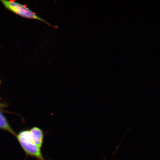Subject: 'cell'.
Returning a JSON list of instances; mask_svg holds the SVG:
<instances>
[{
  "instance_id": "cell-4",
  "label": "cell",
  "mask_w": 160,
  "mask_h": 160,
  "mask_svg": "<svg viewBox=\"0 0 160 160\" xmlns=\"http://www.w3.org/2000/svg\"><path fill=\"white\" fill-rule=\"evenodd\" d=\"M0 128L6 130V131H8L12 134L16 135L12 129L11 127H10L7 120L6 119L3 115L2 114L1 112H0Z\"/></svg>"
},
{
  "instance_id": "cell-1",
  "label": "cell",
  "mask_w": 160,
  "mask_h": 160,
  "mask_svg": "<svg viewBox=\"0 0 160 160\" xmlns=\"http://www.w3.org/2000/svg\"><path fill=\"white\" fill-rule=\"evenodd\" d=\"M17 137L20 145L27 155L38 160H45L41 149L33 142L29 130L21 132L17 136Z\"/></svg>"
},
{
  "instance_id": "cell-2",
  "label": "cell",
  "mask_w": 160,
  "mask_h": 160,
  "mask_svg": "<svg viewBox=\"0 0 160 160\" xmlns=\"http://www.w3.org/2000/svg\"><path fill=\"white\" fill-rule=\"evenodd\" d=\"M5 7L9 11L26 18L39 20L51 26L45 20L38 16L36 13L27 7V6L16 2L14 1H1Z\"/></svg>"
},
{
  "instance_id": "cell-3",
  "label": "cell",
  "mask_w": 160,
  "mask_h": 160,
  "mask_svg": "<svg viewBox=\"0 0 160 160\" xmlns=\"http://www.w3.org/2000/svg\"><path fill=\"white\" fill-rule=\"evenodd\" d=\"M29 131L33 142L41 149L44 142L45 133L43 130L38 127H34Z\"/></svg>"
}]
</instances>
